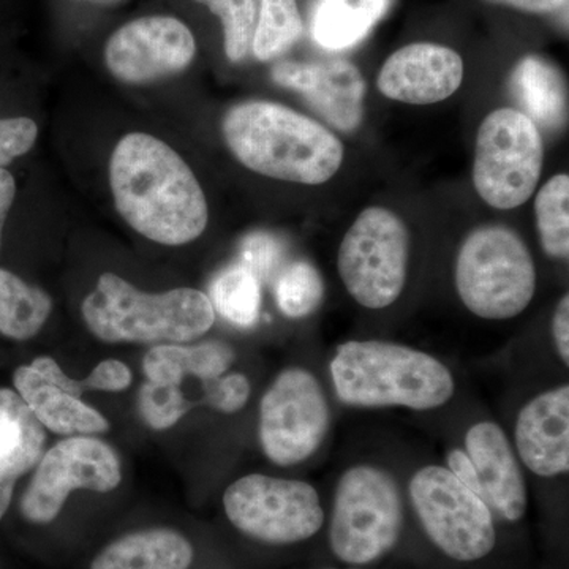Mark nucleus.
Listing matches in <instances>:
<instances>
[{
    "label": "nucleus",
    "instance_id": "37",
    "mask_svg": "<svg viewBox=\"0 0 569 569\" xmlns=\"http://www.w3.org/2000/svg\"><path fill=\"white\" fill-rule=\"evenodd\" d=\"M489 2L515 7V9L529 11V13H552V11L567 6L568 0H489Z\"/></svg>",
    "mask_w": 569,
    "mask_h": 569
},
{
    "label": "nucleus",
    "instance_id": "31",
    "mask_svg": "<svg viewBox=\"0 0 569 569\" xmlns=\"http://www.w3.org/2000/svg\"><path fill=\"white\" fill-rule=\"evenodd\" d=\"M39 127L29 118L0 119V168L24 156L36 144Z\"/></svg>",
    "mask_w": 569,
    "mask_h": 569
},
{
    "label": "nucleus",
    "instance_id": "4",
    "mask_svg": "<svg viewBox=\"0 0 569 569\" xmlns=\"http://www.w3.org/2000/svg\"><path fill=\"white\" fill-rule=\"evenodd\" d=\"M82 318L104 342H189L216 321L211 299L193 288L149 295L122 277L104 272L82 302Z\"/></svg>",
    "mask_w": 569,
    "mask_h": 569
},
{
    "label": "nucleus",
    "instance_id": "6",
    "mask_svg": "<svg viewBox=\"0 0 569 569\" xmlns=\"http://www.w3.org/2000/svg\"><path fill=\"white\" fill-rule=\"evenodd\" d=\"M402 523L399 488L388 471L358 466L342 475L329 527L337 559L350 565L381 559L399 541Z\"/></svg>",
    "mask_w": 569,
    "mask_h": 569
},
{
    "label": "nucleus",
    "instance_id": "1",
    "mask_svg": "<svg viewBox=\"0 0 569 569\" xmlns=\"http://www.w3.org/2000/svg\"><path fill=\"white\" fill-rule=\"evenodd\" d=\"M110 186L122 219L157 244H189L208 227V201L197 176L171 146L152 134L130 133L118 142Z\"/></svg>",
    "mask_w": 569,
    "mask_h": 569
},
{
    "label": "nucleus",
    "instance_id": "26",
    "mask_svg": "<svg viewBox=\"0 0 569 569\" xmlns=\"http://www.w3.org/2000/svg\"><path fill=\"white\" fill-rule=\"evenodd\" d=\"M535 216L542 249L552 258L569 257V178L557 174L538 192Z\"/></svg>",
    "mask_w": 569,
    "mask_h": 569
},
{
    "label": "nucleus",
    "instance_id": "27",
    "mask_svg": "<svg viewBox=\"0 0 569 569\" xmlns=\"http://www.w3.org/2000/svg\"><path fill=\"white\" fill-rule=\"evenodd\" d=\"M302 33L296 0H261L260 20L254 28L252 48L260 61H274L293 47Z\"/></svg>",
    "mask_w": 569,
    "mask_h": 569
},
{
    "label": "nucleus",
    "instance_id": "2",
    "mask_svg": "<svg viewBox=\"0 0 569 569\" xmlns=\"http://www.w3.org/2000/svg\"><path fill=\"white\" fill-rule=\"evenodd\" d=\"M222 132L228 149L253 173L305 186H321L342 167V141L323 123L272 102L236 104Z\"/></svg>",
    "mask_w": 569,
    "mask_h": 569
},
{
    "label": "nucleus",
    "instance_id": "33",
    "mask_svg": "<svg viewBox=\"0 0 569 569\" xmlns=\"http://www.w3.org/2000/svg\"><path fill=\"white\" fill-rule=\"evenodd\" d=\"M84 385L93 391L118 392L123 391L132 383V372L129 367L118 359H107L84 378Z\"/></svg>",
    "mask_w": 569,
    "mask_h": 569
},
{
    "label": "nucleus",
    "instance_id": "18",
    "mask_svg": "<svg viewBox=\"0 0 569 569\" xmlns=\"http://www.w3.org/2000/svg\"><path fill=\"white\" fill-rule=\"evenodd\" d=\"M516 448L531 473L550 478L569 470V387L542 392L520 410Z\"/></svg>",
    "mask_w": 569,
    "mask_h": 569
},
{
    "label": "nucleus",
    "instance_id": "16",
    "mask_svg": "<svg viewBox=\"0 0 569 569\" xmlns=\"http://www.w3.org/2000/svg\"><path fill=\"white\" fill-rule=\"evenodd\" d=\"M463 81L462 58L443 44L413 43L389 56L378 74V89L388 99L432 104L449 99Z\"/></svg>",
    "mask_w": 569,
    "mask_h": 569
},
{
    "label": "nucleus",
    "instance_id": "19",
    "mask_svg": "<svg viewBox=\"0 0 569 569\" xmlns=\"http://www.w3.org/2000/svg\"><path fill=\"white\" fill-rule=\"evenodd\" d=\"M44 427L18 392L0 389V490L13 493L18 478L43 455Z\"/></svg>",
    "mask_w": 569,
    "mask_h": 569
},
{
    "label": "nucleus",
    "instance_id": "30",
    "mask_svg": "<svg viewBox=\"0 0 569 569\" xmlns=\"http://www.w3.org/2000/svg\"><path fill=\"white\" fill-rule=\"evenodd\" d=\"M241 257L242 266L250 269L258 280H268L282 263L283 244L276 236L258 231L242 241Z\"/></svg>",
    "mask_w": 569,
    "mask_h": 569
},
{
    "label": "nucleus",
    "instance_id": "7",
    "mask_svg": "<svg viewBox=\"0 0 569 569\" xmlns=\"http://www.w3.org/2000/svg\"><path fill=\"white\" fill-rule=\"evenodd\" d=\"M542 138L529 116L500 108L486 116L475 144L473 183L492 208H519L537 190L542 171Z\"/></svg>",
    "mask_w": 569,
    "mask_h": 569
},
{
    "label": "nucleus",
    "instance_id": "24",
    "mask_svg": "<svg viewBox=\"0 0 569 569\" xmlns=\"http://www.w3.org/2000/svg\"><path fill=\"white\" fill-rule=\"evenodd\" d=\"M51 298L40 288L0 269V335L28 340L47 323Z\"/></svg>",
    "mask_w": 569,
    "mask_h": 569
},
{
    "label": "nucleus",
    "instance_id": "34",
    "mask_svg": "<svg viewBox=\"0 0 569 569\" xmlns=\"http://www.w3.org/2000/svg\"><path fill=\"white\" fill-rule=\"evenodd\" d=\"M552 336L557 351L565 366H569V296L565 295L557 305L552 318Z\"/></svg>",
    "mask_w": 569,
    "mask_h": 569
},
{
    "label": "nucleus",
    "instance_id": "25",
    "mask_svg": "<svg viewBox=\"0 0 569 569\" xmlns=\"http://www.w3.org/2000/svg\"><path fill=\"white\" fill-rule=\"evenodd\" d=\"M211 305L224 320L250 328L260 316V280L242 264L224 269L212 282Z\"/></svg>",
    "mask_w": 569,
    "mask_h": 569
},
{
    "label": "nucleus",
    "instance_id": "13",
    "mask_svg": "<svg viewBox=\"0 0 569 569\" xmlns=\"http://www.w3.org/2000/svg\"><path fill=\"white\" fill-rule=\"evenodd\" d=\"M194 54L197 41L181 20L146 17L112 33L104 47V63L116 80L146 84L181 73Z\"/></svg>",
    "mask_w": 569,
    "mask_h": 569
},
{
    "label": "nucleus",
    "instance_id": "36",
    "mask_svg": "<svg viewBox=\"0 0 569 569\" xmlns=\"http://www.w3.org/2000/svg\"><path fill=\"white\" fill-rule=\"evenodd\" d=\"M17 197V182L6 168H0V249H2L3 224Z\"/></svg>",
    "mask_w": 569,
    "mask_h": 569
},
{
    "label": "nucleus",
    "instance_id": "11",
    "mask_svg": "<svg viewBox=\"0 0 569 569\" xmlns=\"http://www.w3.org/2000/svg\"><path fill=\"white\" fill-rule=\"evenodd\" d=\"M331 413L316 376L301 367L283 370L260 406V441L266 458L290 467L316 455L328 433Z\"/></svg>",
    "mask_w": 569,
    "mask_h": 569
},
{
    "label": "nucleus",
    "instance_id": "14",
    "mask_svg": "<svg viewBox=\"0 0 569 569\" xmlns=\"http://www.w3.org/2000/svg\"><path fill=\"white\" fill-rule=\"evenodd\" d=\"M233 348L223 342L182 347L162 343L148 351L142 370L148 378L140 392L141 417L149 427L164 430L187 413L179 388L187 378L213 383L234 361Z\"/></svg>",
    "mask_w": 569,
    "mask_h": 569
},
{
    "label": "nucleus",
    "instance_id": "9",
    "mask_svg": "<svg viewBox=\"0 0 569 569\" xmlns=\"http://www.w3.org/2000/svg\"><path fill=\"white\" fill-rule=\"evenodd\" d=\"M408 490L427 537L451 559L481 560L496 548L488 503L449 468L422 467L410 479Z\"/></svg>",
    "mask_w": 569,
    "mask_h": 569
},
{
    "label": "nucleus",
    "instance_id": "17",
    "mask_svg": "<svg viewBox=\"0 0 569 569\" xmlns=\"http://www.w3.org/2000/svg\"><path fill=\"white\" fill-rule=\"evenodd\" d=\"M466 452L477 471L482 498L507 522H518L527 511V486L507 433L496 422L471 426Z\"/></svg>",
    "mask_w": 569,
    "mask_h": 569
},
{
    "label": "nucleus",
    "instance_id": "29",
    "mask_svg": "<svg viewBox=\"0 0 569 569\" xmlns=\"http://www.w3.org/2000/svg\"><path fill=\"white\" fill-rule=\"evenodd\" d=\"M222 20L224 52L231 62L249 54L254 33V0H194Z\"/></svg>",
    "mask_w": 569,
    "mask_h": 569
},
{
    "label": "nucleus",
    "instance_id": "5",
    "mask_svg": "<svg viewBox=\"0 0 569 569\" xmlns=\"http://www.w3.org/2000/svg\"><path fill=\"white\" fill-rule=\"evenodd\" d=\"M456 288L463 306L485 320H509L529 307L537 268L515 231L482 227L468 234L456 261Z\"/></svg>",
    "mask_w": 569,
    "mask_h": 569
},
{
    "label": "nucleus",
    "instance_id": "35",
    "mask_svg": "<svg viewBox=\"0 0 569 569\" xmlns=\"http://www.w3.org/2000/svg\"><path fill=\"white\" fill-rule=\"evenodd\" d=\"M448 468L452 471L473 492H477L482 498L481 485L477 471H475L473 463L468 459L467 452L462 449H452L448 455ZM485 500V498H482Z\"/></svg>",
    "mask_w": 569,
    "mask_h": 569
},
{
    "label": "nucleus",
    "instance_id": "3",
    "mask_svg": "<svg viewBox=\"0 0 569 569\" xmlns=\"http://www.w3.org/2000/svg\"><path fill=\"white\" fill-rule=\"evenodd\" d=\"M331 377L340 402L356 408L436 410L456 388L451 370L433 356L383 340L337 347Z\"/></svg>",
    "mask_w": 569,
    "mask_h": 569
},
{
    "label": "nucleus",
    "instance_id": "20",
    "mask_svg": "<svg viewBox=\"0 0 569 569\" xmlns=\"http://www.w3.org/2000/svg\"><path fill=\"white\" fill-rule=\"evenodd\" d=\"M13 383L26 406L51 432L61 436L100 433L107 432L110 427L103 415L82 403L80 397L67 395L62 389L37 380L29 366L17 369Z\"/></svg>",
    "mask_w": 569,
    "mask_h": 569
},
{
    "label": "nucleus",
    "instance_id": "23",
    "mask_svg": "<svg viewBox=\"0 0 569 569\" xmlns=\"http://www.w3.org/2000/svg\"><path fill=\"white\" fill-rule=\"evenodd\" d=\"M512 92L523 114L545 127H560L567 118V89L560 71L538 56L522 59L511 77Z\"/></svg>",
    "mask_w": 569,
    "mask_h": 569
},
{
    "label": "nucleus",
    "instance_id": "21",
    "mask_svg": "<svg viewBox=\"0 0 569 569\" xmlns=\"http://www.w3.org/2000/svg\"><path fill=\"white\" fill-rule=\"evenodd\" d=\"M193 548L181 533L151 529L129 533L104 548L91 569H189Z\"/></svg>",
    "mask_w": 569,
    "mask_h": 569
},
{
    "label": "nucleus",
    "instance_id": "8",
    "mask_svg": "<svg viewBox=\"0 0 569 569\" xmlns=\"http://www.w3.org/2000/svg\"><path fill=\"white\" fill-rule=\"evenodd\" d=\"M410 234L385 208H367L343 236L337 269L348 293L366 309L395 305L407 282Z\"/></svg>",
    "mask_w": 569,
    "mask_h": 569
},
{
    "label": "nucleus",
    "instance_id": "12",
    "mask_svg": "<svg viewBox=\"0 0 569 569\" xmlns=\"http://www.w3.org/2000/svg\"><path fill=\"white\" fill-rule=\"evenodd\" d=\"M119 482L121 462L110 445L96 438H69L41 458L21 498V512L29 522L50 523L62 511L71 490L110 492Z\"/></svg>",
    "mask_w": 569,
    "mask_h": 569
},
{
    "label": "nucleus",
    "instance_id": "22",
    "mask_svg": "<svg viewBox=\"0 0 569 569\" xmlns=\"http://www.w3.org/2000/svg\"><path fill=\"white\" fill-rule=\"evenodd\" d=\"M389 0H316L310 20L313 40L329 51H342L365 40L385 17Z\"/></svg>",
    "mask_w": 569,
    "mask_h": 569
},
{
    "label": "nucleus",
    "instance_id": "32",
    "mask_svg": "<svg viewBox=\"0 0 569 569\" xmlns=\"http://www.w3.org/2000/svg\"><path fill=\"white\" fill-rule=\"evenodd\" d=\"M250 397V383L242 373L220 377L208 399V406L223 413H234L246 406Z\"/></svg>",
    "mask_w": 569,
    "mask_h": 569
},
{
    "label": "nucleus",
    "instance_id": "28",
    "mask_svg": "<svg viewBox=\"0 0 569 569\" xmlns=\"http://www.w3.org/2000/svg\"><path fill=\"white\" fill-rule=\"evenodd\" d=\"M277 306L284 317L312 316L325 298V283L316 266L298 261L283 269L276 284Z\"/></svg>",
    "mask_w": 569,
    "mask_h": 569
},
{
    "label": "nucleus",
    "instance_id": "15",
    "mask_svg": "<svg viewBox=\"0 0 569 569\" xmlns=\"http://www.w3.org/2000/svg\"><path fill=\"white\" fill-rule=\"evenodd\" d=\"M272 80L301 93L326 122L342 132H353L362 121L366 82L351 62H279L272 67Z\"/></svg>",
    "mask_w": 569,
    "mask_h": 569
},
{
    "label": "nucleus",
    "instance_id": "10",
    "mask_svg": "<svg viewBox=\"0 0 569 569\" xmlns=\"http://www.w3.org/2000/svg\"><path fill=\"white\" fill-rule=\"evenodd\" d=\"M223 507L236 529L269 545L306 541L325 522L316 488L298 479L249 475L224 490Z\"/></svg>",
    "mask_w": 569,
    "mask_h": 569
}]
</instances>
